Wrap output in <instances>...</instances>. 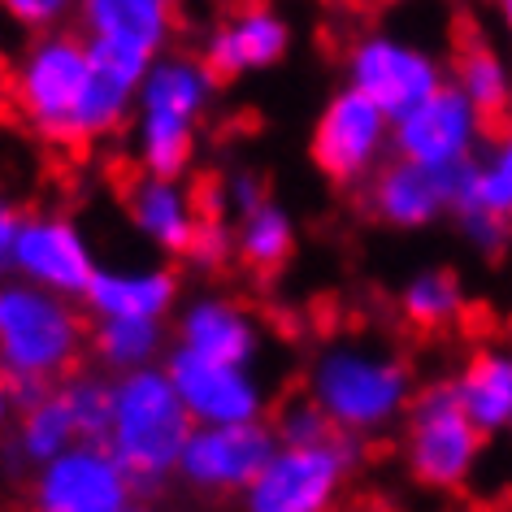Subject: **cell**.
Here are the masks:
<instances>
[{
    "instance_id": "74e56055",
    "label": "cell",
    "mask_w": 512,
    "mask_h": 512,
    "mask_svg": "<svg viewBox=\"0 0 512 512\" xmlns=\"http://www.w3.org/2000/svg\"><path fill=\"white\" fill-rule=\"evenodd\" d=\"M131 512H157V508H152V504H135Z\"/></svg>"
},
{
    "instance_id": "60d3db41",
    "label": "cell",
    "mask_w": 512,
    "mask_h": 512,
    "mask_svg": "<svg viewBox=\"0 0 512 512\" xmlns=\"http://www.w3.org/2000/svg\"><path fill=\"white\" fill-rule=\"evenodd\" d=\"M174 5H183V0H174Z\"/></svg>"
},
{
    "instance_id": "ffe728a7",
    "label": "cell",
    "mask_w": 512,
    "mask_h": 512,
    "mask_svg": "<svg viewBox=\"0 0 512 512\" xmlns=\"http://www.w3.org/2000/svg\"><path fill=\"white\" fill-rule=\"evenodd\" d=\"M217 96V79L209 74L200 57L191 53H161L152 57V66L144 74V83H139V100L135 109L139 113H165V118H183L196 126L204 113H209Z\"/></svg>"
},
{
    "instance_id": "836d02e7",
    "label": "cell",
    "mask_w": 512,
    "mask_h": 512,
    "mask_svg": "<svg viewBox=\"0 0 512 512\" xmlns=\"http://www.w3.org/2000/svg\"><path fill=\"white\" fill-rule=\"evenodd\" d=\"M22 217H27L22 200L9 187H0V278H9V261H14V239L22 230Z\"/></svg>"
},
{
    "instance_id": "e575fe53",
    "label": "cell",
    "mask_w": 512,
    "mask_h": 512,
    "mask_svg": "<svg viewBox=\"0 0 512 512\" xmlns=\"http://www.w3.org/2000/svg\"><path fill=\"white\" fill-rule=\"evenodd\" d=\"M491 165H495V170H499V174H504L508 183H512V131H508V135L495 144V157H491Z\"/></svg>"
},
{
    "instance_id": "7c38bea8",
    "label": "cell",
    "mask_w": 512,
    "mask_h": 512,
    "mask_svg": "<svg viewBox=\"0 0 512 512\" xmlns=\"http://www.w3.org/2000/svg\"><path fill=\"white\" fill-rule=\"evenodd\" d=\"M278 439L270 421L248 426H196L178 456V482L200 495H243L256 473L270 465Z\"/></svg>"
},
{
    "instance_id": "484cf974",
    "label": "cell",
    "mask_w": 512,
    "mask_h": 512,
    "mask_svg": "<svg viewBox=\"0 0 512 512\" xmlns=\"http://www.w3.org/2000/svg\"><path fill=\"white\" fill-rule=\"evenodd\" d=\"M296 252V222L278 200L235 222V261L252 274H278Z\"/></svg>"
},
{
    "instance_id": "1f68e13d",
    "label": "cell",
    "mask_w": 512,
    "mask_h": 512,
    "mask_svg": "<svg viewBox=\"0 0 512 512\" xmlns=\"http://www.w3.org/2000/svg\"><path fill=\"white\" fill-rule=\"evenodd\" d=\"M456 222H460V230H465V239L473 243V248H478L482 256H491V261L512 252V217L465 209V213H456Z\"/></svg>"
},
{
    "instance_id": "ac0fdd59",
    "label": "cell",
    "mask_w": 512,
    "mask_h": 512,
    "mask_svg": "<svg viewBox=\"0 0 512 512\" xmlns=\"http://www.w3.org/2000/svg\"><path fill=\"white\" fill-rule=\"evenodd\" d=\"M126 217L131 226L144 235L152 248L165 256H187L191 239L200 226V204L183 178H152V174H135L126 183Z\"/></svg>"
},
{
    "instance_id": "277c9868",
    "label": "cell",
    "mask_w": 512,
    "mask_h": 512,
    "mask_svg": "<svg viewBox=\"0 0 512 512\" xmlns=\"http://www.w3.org/2000/svg\"><path fill=\"white\" fill-rule=\"evenodd\" d=\"M87 352V317L74 300L0 278V378L61 387L79 374Z\"/></svg>"
},
{
    "instance_id": "7402d4cb",
    "label": "cell",
    "mask_w": 512,
    "mask_h": 512,
    "mask_svg": "<svg viewBox=\"0 0 512 512\" xmlns=\"http://www.w3.org/2000/svg\"><path fill=\"white\" fill-rule=\"evenodd\" d=\"M456 400L478 434H504L512 426V348L473 352L452 378Z\"/></svg>"
},
{
    "instance_id": "4fadbf2b",
    "label": "cell",
    "mask_w": 512,
    "mask_h": 512,
    "mask_svg": "<svg viewBox=\"0 0 512 512\" xmlns=\"http://www.w3.org/2000/svg\"><path fill=\"white\" fill-rule=\"evenodd\" d=\"M482 139H486L482 118L452 83H443L430 100H421L408 118L391 126L395 157L426 165V170H452L460 161H473Z\"/></svg>"
},
{
    "instance_id": "30bf717a",
    "label": "cell",
    "mask_w": 512,
    "mask_h": 512,
    "mask_svg": "<svg viewBox=\"0 0 512 512\" xmlns=\"http://www.w3.org/2000/svg\"><path fill=\"white\" fill-rule=\"evenodd\" d=\"M144 504L105 443H74L31 473V512H131Z\"/></svg>"
},
{
    "instance_id": "d4e9b609",
    "label": "cell",
    "mask_w": 512,
    "mask_h": 512,
    "mask_svg": "<svg viewBox=\"0 0 512 512\" xmlns=\"http://www.w3.org/2000/svg\"><path fill=\"white\" fill-rule=\"evenodd\" d=\"M126 135H131V157L139 165V174L183 178L191 170V157H196V126H191V122L135 109Z\"/></svg>"
},
{
    "instance_id": "f35d334b",
    "label": "cell",
    "mask_w": 512,
    "mask_h": 512,
    "mask_svg": "<svg viewBox=\"0 0 512 512\" xmlns=\"http://www.w3.org/2000/svg\"><path fill=\"white\" fill-rule=\"evenodd\" d=\"M5 70H9V66H5V57H0V83H5Z\"/></svg>"
},
{
    "instance_id": "8d00e7d4",
    "label": "cell",
    "mask_w": 512,
    "mask_h": 512,
    "mask_svg": "<svg viewBox=\"0 0 512 512\" xmlns=\"http://www.w3.org/2000/svg\"><path fill=\"white\" fill-rule=\"evenodd\" d=\"M495 14H499V22H504V31L512 40V0H495Z\"/></svg>"
},
{
    "instance_id": "4dcf8cb0",
    "label": "cell",
    "mask_w": 512,
    "mask_h": 512,
    "mask_svg": "<svg viewBox=\"0 0 512 512\" xmlns=\"http://www.w3.org/2000/svg\"><path fill=\"white\" fill-rule=\"evenodd\" d=\"M183 261H191L204 274L230 265V261H235V226H230L226 217H200L196 239H191V248H187Z\"/></svg>"
},
{
    "instance_id": "5bb4252c",
    "label": "cell",
    "mask_w": 512,
    "mask_h": 512,
    "mask_svg": "<svg viewBox=\"0 0 512 512\" xmlns=\"http://www.w3.org/2000/svg\"><path fill=\"white\" fill-rule=\"evenodd\" d=\"M291 48L287 18L270 9L265 0H239L230 14H222L204 31L200 61L209 66L217 83L243 79V74H261L278 66Z\"/></svg>"
},
{
    "instance_id": "ab89813d",
    "label": "cell",
    "mask_w": 512,
    "mask_h": 512,
    "mask_svg": "<svg viewBox=\"0 0 512 512\" xmlns=\"http://www.w3.org/2000/svg\"><path fill=\"white\" fill-rule=\"evenodd\" d=\"M374 5H391V0H374Z\"/></svg>"
},
{
    "instance_id": "2e32d148",
    "label": "cell",
    "mask_w": 512,
    "mask_h": 512,
    "mask_svg": "<svg viewBox=\"0 0 512 512\" xmlns=\"http://www.w3.org/2000/svg\"><path fill=\"white\" fill-rule=\"evenodd\" d=\"M174 348H187L204 361L252 369L261 356V326L230 296H196L174 317Z\"/></svg>"
},
{
    "instance_id": "9a60e30c",
    "label": "cell",
    "mask_w": 512,
    "mask_h": 512,
    "mask_svg": "<svg viewBox=\"0 0 512 512\" xmlns=\"http://www.w3.org/2000/svg\"><path fill=\"white\" fill-rule=\"evenodd\" d=\"M178 296L183 283L170 265H100L79 304L92 322H165Z\"/></svg>"
},
{
    "instance_id": "e0dca14e",
    "label": "cell",
    "mask_w": 512,
    "mask_h": 512,
    "mask_svg": "<svg viewBox=\"0 0 512 512\" xmlns=\"http://www.w3.org/2000/svg\"><path fill=\"white\" fill-rule=\"evenodd\" d=\"M365 213L382 226L395 230H421L439 222L443 213H452V196H447V174L426 170L413 161H387L378 165V174L365 183Z\"/></svg>"
},
{
    "instance_id": "3957f363",
    "label": "cell",
    "mask_w": 512,
    "mask_h": 512,
    "mask_svg": "<svg viewBox=\"0 0 512 512\" xmlns=\"http://www.w3.org/2000/svg\"><path fill=\"white\" fill-rule=\"evenodd\" d=\"M413 369L387 348L326 343L309 365V400L348 439H374L404 421L413 404Z\"/></svg>"
},
{
    "instance_id": "9c48e42d",
    "label": "cell",
    "mask_w": 512,
    "mask_h": 512,
    "mask_svg": "<svg viewBox=\"0 0 512 512\" xmlns=\"http://www.w3.org/2000/svg\"><path fill=\"white\" fill-rule=\"evenodd\" d=\"M96 270H100V261L92 252V239H87V230L70 213L40 209V213L22 217L9 278H22V283L48 291V296L79 304Z\"/></svg>"
},
{
    "instance_id": "b9f144b4",
    "label": "cell",
    "mask_w": 512,
    "mask_h": 512,
    "mask_svg": "<svg viewBox=\"0 0 512 512\" xmlns=\"http://www.w3.org/2000/svg\"><path fill=\"white\" fill-rule=\"evenodd\" d=\"M508 434H512V426H508Z\"/></svg>"
},
{
    "instance_id": "8fae6325",
    "label": "cell",
    "mask_w": 512,
    "mask_h": 512,
    "mask_svg": "<svg viewBox=\"0 0 512 512\" xmlns=\"http://www.w3.org/2000/svg\"><path fill=\"white\" fill-rule=\"evenodd\" d=\"M161 369L170 374L191 426H248V421H265L270 395H265L261 378L252 369L204 361V356L187 348L165 352Z\"/></svg>"
},
{
    "instance_id": "d6986e66",
    "label": "cell",
    "mask_w": 512,
    "mask_h": 512,
    "mask_svg": "<svg viewBox=\"0 0 512 512\" xmlns=\"http://www.w3.org/2000/svg\"><path fill=\"white\" fill-rule=\"evenodd\" d=\"M174 27V0H79V18H74V31H83L87 40L135 48L144 57L170 53Z\"/></svg>"
},
{
    "instance_id": "7a4b0ae2",
    "label": "cell",
    "mask_w": 512,
    "mask_h": 512,
    "mask_svg": "<svg viewBox=\"0 0 512 512\" xmlns=\"http://www.w3.org/2000/svg\"><path fill=\"white\" fill-rule=\"evenodd\" d=\"M191 430L196 426L161 365L113 378V417L105 447L135 482L139 499L161 495L165 482L178 478V456H183Z\"/></svg>"
},
{
    "instance_id": "44dd1931",
    "label": "cell",
    "mask_w": 512,
    "mask_h": 512,
    "mask_svg": "<svg viewBox=\"0 0 512 512\" xmlns=\"http://www.w3.org/2000/svg\"><path fill=\"white\" fill-rule=\"evenodd\" d=\"M452 70H456L452 87L473 105L486 135H508L512 131V70L504 66V57L482 35H460Z\"/></svg>"
},
{
    "instance_id": "f1b7e54d",
    "label": "cell",
    "mask_w": 512,
    "mask_h": 512,
    "mask_svg": "<svg viewBox=\"0 0 512 512\" xmlns=\"http://www.w3.org/2000/svg\"><path fill=\"white\" fill-rule=\"evenodd\" d=\"M270 430H274L278 447H322V443L339 439V430L330 426V417L309 400V395H291L287 404H278Z\"/></svg>"
},
{
    "instance_id": "52a82bcc",
    "label": "cell",
    "mask_w": 512,
    "mask_h": 512,
    "mask_svg": "<svg viewBox=\"0 0 512 512\" xmlns=\"http://www.w3.org/2000/svg\"><path fill=\"white\" fill-rule=\"evenodd\" d=\"M387 148H391V122L352 87H343V92L326 100L309 139L313 165L335 187H365L378 174Z\"/></svg>"
},
{
    "instance_id": "d6a6232c",
    "label": "cell",
    "mask_w": 512,
    "mask_h": 512,
    "mask_svg": "<svg viewBox=\"0 0 512 512\" xmlns=\"http://www.w3.org/2000/svg\"><path fill=\"white\" fill-rule=\"evenodd\" d=\"M465 209H482V213H499V217H512V183L495 170L491 161H478V178H473V191H469V204ZM460 209V213H465Z\"/></svg>"
},
{
    "instance_id": "6da1fadb",
    "label": "cell",
    "mask_w": 512,
    "mask_h": 512,
    "mask_svg": "<svg viewBox=\"0 0 512 512\" xmlns=\"http://www.w3.org/2000/svg\"><path fill=\"white\" fill-rule=\"evenodd\" d=\"M152 57L87 40L83 31L31 35L5 70L14 118L53 148H87L122 135L135 118Z\"/></svg>"
},
{
    "instance_id": "f546056e",
    "label": "cell",
    "mask_w": 512,
    "mask_h": 512,
    "mask_svg": "<svg viewBox=\"0 0 512 512\" xmlns=\"http://www.w3.org/2000/svg\"><path fill=\"white\" fill-rule=\"evenodd\" d=\"M0 14L31 35H48L79 18V0H0Z\"/></svg>"
},
{
    "instance_id": "83f0119b",
    "label": "cell",
    "mask_w": 512,
    "mask_h": 512,
    "mask_svg": "<svg viewBox=\"0 0 512 512\" xmlns=\"http://www.w3.org/2000/svg\"><path fill=\"white\" fill-rule=\"evenodd\" d=\"M61 400H66L79 443H105L109 434V417H113V378L100 369H79L61 382Z\"/></svg>"
},
{
    "instance_id": "d590c367",
    "label": "cell",
    "mask_w": 512,
    "mask_h": 512,
    "mask_svg": "<svg viewBox=\"0 0 512 512\" xmlns=\"http://www.w3.org/2000/svg\"><path fill=\"white\" fill-rule=\"evenodd\" d=\"M14 400H9V387H5V378H0V434L5 430H14Z\"/></svg>"
},
{
    "instance_id": "603a6c76",
    "label": "cell",
    "mask_w": 512,
    "mask_h": 512,
    "mask_svg": "<svg viewBox=\"0 0 512 512\" xmlns=\"http://www.w3.org/2000/svg\"><path fill=\"white\" fill-rule=\"evenodd\" d=\"M79 443L74 417L61 391H48L40 404L14 417V434H9V465L14 469H44L48 460H57L61 452Z\"/></svg>"
},
{
    "instance_id": "cb8c5ba5",
    "label": "cell",
    "mask_w": 512,
    "mask_h": 512,
    "mask_svg": "<svg viewBox=\"0 0 512 512\" xmlns=\"http://www.w3.org/2000/svg\"><path fill=\"white\" fill-rule=\"evenodd\" d=\"M165 352H170L165 348V322H92L87 326V356L109 378L161 365Z\"/></svg>"
},
{
    "instance_id": "5b68a950",
    "label": "cell",
    "mask_w": 512,
    "mask_h": 512,
    "mask_svg": "<svg viewBox=\"0 0 512 512\" xmlns=\"http://www.w3.org/2000/svg\"><path fill=\"white\" fill-rule=\"evenodd\" d=\"M482 460V434L465 417L452 378L413 391L404 413V465L430 491H460Z\"/></svg>"
},
{
    "instance_id": "8992f818",
    "label": "cell",
    "mask_w": 512,
    "mask_h": 512,
    "mask_svg": "<svg viewBox=\"0 0 512 512\" xmlns=\"http://www.w3.org/2000/svg\"><path fill=\"white\" fill-rule=\"evenodd\" d=\"M361 465V439L339 434L322 447H278L243 491V512H330L348 473Z\"/></svg>"
},
{
    "instance_id": "ba28073f",
    "label": "cell",
    "mask_w": 512,
    "mask_h": 512,
    "mask_svg": "<svg viewBox=\"0 0 512 512\" xmlns=\"http://www.w3.org/2000/svg\"><path fill=\"white\" fill-rule=\"evenodd\" d=\"M443 83L439 57L391 35H361L348 53V87L361 92L391 126L408 118L421 100H430Z\"/></svg>"
},
{
    "instance_id": "4316f807",
    "label": "cell",
    "mask_w": 512,
    "mask_h": 512,
    "mask_svg": "<svg viewBox=\"0 0 512 512\" xmlns=\"http://www.w3.org/2000/svg\"><path fill=\"white\" fill-rule=\"evenodd\" d=\"M400 313L404 322L421 330V335H439L465 313V291L452 270H421L408 278V287L400 291Z\"/></svg>"
}]
</instances>
